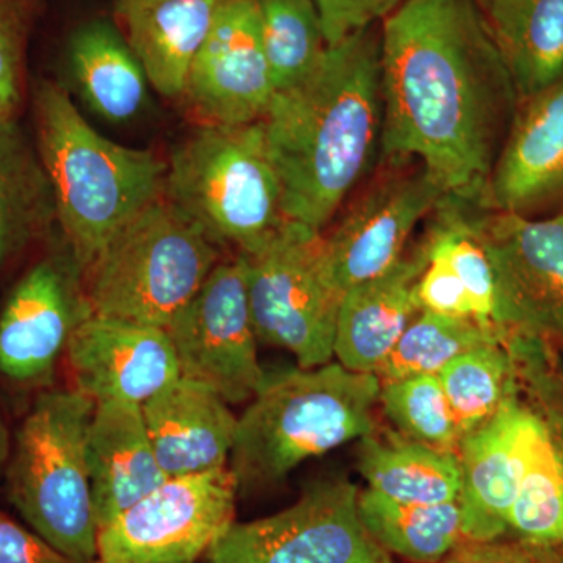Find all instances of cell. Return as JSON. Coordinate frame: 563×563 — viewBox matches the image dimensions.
Masks as SVG:
<instances>
[{
    "label": "cell",
    "mask_w": 563,
    "mask_h": 563,
    "mask_svg": "<svg viewBox=\"0 0 563 563\" xmlns=\"http://www.w3.org/2000/svg\"><path fill=\"white\" fill-rule=\"evenodd\" d=\"M380 74L385 157L481 207L520 98L479 0H406L380 22Z\"/></svg>",
    "instance_id": "1"
},
{
    "label": "cell",
    "mask_w": 563,
    "mask_h": 563,
    "mask_svg": "<svg viewBox=\"0 0 563 563\" xmlns=\"http://www.w3.org/2000/svg\"><path fill=\"white\" fill-rule=\"evenodd\" d=\"M380 27L329 46L317 68L276 91L261 120L287 220L322 232L383 136Z\"/></svg>",
    "instance_id": "2"
},
{
    "label": "cell",
    "mask_w": 563,
    "mask_h": 563,
    "mask_svg": "<svg viewBox=\"0 0 563 563\" xmlns=\"http://www.w3.org/2000/svg\"><path fill=\"white\" fill-rule=\"evenodd\" d=\"M33 120L63 239L85 273L124 225L165 196L168 163L96 132L54 81L36 87Z\"/></svg>",
    "instance_id": "3"
},
{
    "label": "cell",
    "mask_w": 563,
    "mask_h": 563,
    "mask_svg": "<svg viewBox=\"0 0 563 563\" xmlns=\"http://www.w3.org/2000/svg\"><path fill=\"white\" fill-rule=\"evenodd\" d=\"M380 379L339 362L266 374L236 424L231 466L239 492L287 479L309 459L376 431Z\"/></svg>",
    "instance_id": "4"
},
{
    "label": "cell",
    "mask_w": 563,
    "mask_h": 563,
    "mask_svg": "<svg viewBox=\"0 0 563 563\" xmlns=\"http://www.w3.org/2000/svg\"><path fill=\"white\" fill-rule=\"evenodd\" d=\"M96 402L79 390L41 393L16 433L9 466L11 504L74 563L98 561L87 433Z\"/></svg>",
    "instance_id": "5"
},
{
    "label": "cell",
    "mask_w": 563,
    "mask_h": 563,
    "mask_svg": "<svg viewBox=\"0 0 563 563\" xmlns=\"http://www.w3.org/2000/svg\"><path fill=\"white\" fill-rule=\"evenodd\" d=\"M221 247L165 196L85 269L91 314L166 329L221 262Z\"/></svg>",
    "instance_id": "6"
},
{
    "label": "cell",
    "mask_w": 563,
    "mask_h": 563,
    "mask_svg": "<svg viewBox=\"0 0 563 563\" xmlns=\"http://www.w3.org/2000/svg\"><path fill=\"white\" fill-rule=\"evenodd\" d=\"M165 198L218 246H261L287 220L258 122L202 124L173 151Z\"/></svg>",
    "instance_id": "7"
},
{
    "label": "cell",
    "mask_w": 563,
    "mask_h": 563,
    "mask_svg": "<svg viewBox=\"0 0 563 563\" xmlns=\"http://www.w3.org/2000/svg\"><path fill=\"white\" fill-rule=\"evenodd\" d=\"M236 257L258 342L290 352L301 368L333 362L343 295L329 274L322 232L285 220L261 246Z\"/></svg>",
    "instance_id": "8"
},
{
    "label": "cell",
    "mask_w": 563,
    "mask_h": 563,
    "mask_svg": "<svg viewBox=\"0 0 563 563\" xmlns=\"http://www.w3.org/2000/svg\"><path fill=\"white\" fill-rule=\"evenodd\" d=\"M231 466L169 477L99 529L101 563H196L235 523Z\"/></svg>",
    "instance_id": "9"
},
{
    "label": "cell",
    "mask_w": 563,
    "mask_h": 563,
    "mask_svg": "<svg viewBox=\"0 0 563 563\" xmlns=\"http://www.w3.org/2000/svg\"><path fill=\"white\" fill-rule=\"evenodd\" d=\"M358 495L347 479L314 483L287 509L233 523L206 563H393L363 525Z\"/></svg>",
    "instance_id": "10"
},
{
    "label": "cell",
    "mask_w": 563,
    "mask_h": 563,
    "mask_svg": "<svg viewBox=\"0 0 563 563\" xmlns=\"http://www.w3.org/2000/svg\"><path fill=\"white\" fill-rule=\"evenodd\" d=\"M495 280L496 325L563 340V211L544 218L473 209Z\"/></svg>",
    "instance_id": "11"
},
{
    "label": "cell",
    "mask_w": 563,
    "mask_h": 563,
    "mask_svg": "<svg viewBox=\"0 0 563 563\" xmlns=\"http://www.w3.org/2000/svg\"><path fill=\"white\" fill-rule=\"evenodd\" d=\"M165 331L180 376L209 385L231 406L250 402L265 383L239 257L218 263Z\"/></svg>",
    "instance_id": "12"
},
{
    "label": "cell",
    "mask_w": 563,
    "mask_h": 563,
    "mask_svg": "<svg viewBox=\"0 0 563 563\" xmlns=\"http://www.w3.org/2000/svg\"><path fill=\"white\" fill-rule=\"evenodd\" d=\"M518 385L529 410L520 492L509 536L563 547V347L510 332Z\"/></svg>",
    "instance_id": "13"
},
{
    "label": "cell",
    "mask_w": 563,
    "mask_h": 563,
    "mask_svg": "<svg viewBox=\"0 0 563 563\" xmlns=\"http://www.w3.org/2000/svg\"><path fill=\"white\" fill-rule=\"evenodd\" d=\"M91 310L84 269L63 240L18 280L0 310V374L20 385L51 383L70 336Z\"/></svg>",
    "instance_id": "14"
},
{
    "label": "cell",
    "mask_w": 563,
    "mask_h": 563,
    "mask_svg": "<svg viewBox=\"0 0 563 563\" xmlns=\"http://www.w3.org/2000/svg\"><path fill=\"white\" fill-rule=\"evenodd\" d=\"M274 95L255 0H222L188 76L185 98L202 124L257 122Z\"/></svg>",
    "instance_id": "15"
},
{
    "label": "cell",
    "mask_w": 563,
    "mask_h": 563,
    "mask_svg": "<svg viewBox=\"0 0 563 563\" xmlns=\"http://www.w3.org/2000/svg\"><path fill=\"white\" fill-rule=\"evenodd\" d=\"M446 198L442 188L420 168L380 181L328 236L324 254L336 290L346 292L388 272L406 252L417 228Z\"/></svg>",
    "instance_id": "16"
},
{
    "label": "cell",
    "mask_w": 563,
    "mask_h": 563,
    "mask_svg": "<svg viewBox=\"0 0 563 563\" xmlns=\"http://www.w3.org/2000/svg\"><path fill=\"white\" fill-rule=\"evenodd\" d=\"M77 388L96 404L143 406L180 377L168 332L157 325L90 314L66 347Z\"/></svg>",
    "instance_id": "17"
},
{
    "label": "cell",
    "mask_w": 563,
    "mask_h": 563,
    "mask_svg": "<svg viewBox=\"0 0 563 563\" xmlns=\"http://www.w3.org/2000/svg\"><path fill=\"white\" fill-rule=\"evenodd\" d=\"M563 206V79L518 103L481 209L536 218Z\"/></svg>",
    "instance_id": "18"
},
{
    "label": "cell",
    "mask_w": 563,
    "mask_h": 563,
    "mask_svg": "<svg viewBox=\"0 0 563 563\" xmlns=\"http://www.w3.org/2000/svg\"><path fill=\"white\" fill-rule=\"evenodd\" d=\"M529 410L517 369L509 395L490 420L459 443L461 503L470 542L509 536V518L520 492Z\"/></svg>",
    "instance_id": "19"
},
{
    "label": "cell",
    "mask_w": 563,
    "mask_h": 563,
    "mask_svg": "<svg viewBox=\"0 0 563 563\" xmlns=\"http://www.w3.org/2000/svg\"><path fill=\"white\" fill-rule=\"evenodd\" d=\"M472 203L443 198L422 239L426 265L415 287L418 312L495 322V280L473 224Z\"/></svg>",
    "instance_id": "20"
},
{
    "label": "cell",
    "mask_w": 563,
    "mask_h": 563,
    "mask_svg": "<svg viewBox=\"0 0 563 563\" xmlns=\"http://www.w3.org/2000/svg\"><path fill=\"white\" fill-rule=\"evenodd\" d=\"M141 407L155 457L166 476L229 466L239 417L209 385L180 376Z\"/></svg>",
    "instance_id": "21"
},
{
    "label": "cell",
    "mask_w": 563,
    "mask_h": 563,
    "mask_svg": "<svg viewBox=\"0 0 563 563\" xmlns=\"http://www.w3.org/2000/svg\"><path fill=\"white\" fill-rule=\"evenodd\" d=\"M424 265L418 244L388 272L344 292L333 340L335 362L350 372L379 374L407 325L420 313L415 287Z\"/></svg>",
    "instance_id": "22"
},
{
    "label": "cell",
    "mask_w": 563,
    "mask_h": 563,
    "mask_svg": "<svg viewBox=\"0 0 563 563\" xmlns=\"http://www.w3.org/2000/svg\"><path fill=\"white\" fill-rule=\"evenodd\" d=\"M87 455L99 529L169 479L155 457L140 404H96Z\"/></svg>",
    "instance_id": "23"
},
{
    "label": "cell",
    "mask_w": 563,
    "mask_h": 563,
    "mask_svg": "<svg viewBox=\"0 0 563 563\" xmlns=\"http://www.w3.org/2000/svg\"><path fill=\"white\" fill-rule=\"evenodd\" d=\"M222 0H117L114 18L147 81L181 98Z\"/></svg>",
    "instance_id": "24"
},
{
    "label": "cell",
    "mask_w": 563,
    "mask_h": 563,
    "mask_svg": "<svg viewBox=\"0 0 563 563\" xmlns=\"http://www.w3.org/2000/svg\"><path fill=\"white\" fill-rule=\"evenodd\" d=\"M66 60L74 87L103 120H132L146 101V74L117 22L92 20L74 31Z\"/></svg>",
    "instance_id": "25"
},
{
    "label": "cell",
    "mask_w": 563,
    "mask_h": 563,
    "mask_svg": "<svg viewBox=\"0 0 563 563\" xmlns=\"http://www.w3.org/2000/svg\"><path fill=\"white\" fill-rule=\"evenodd\" d=\"M357 468L368 490L401 504L459 501L462 470L457 453L435 450L396 431L358 440Z\"/></svg>",
    "instance_id": "26"
},
{
    "label": "cell",
    "mask_w": 563,
    "mask_h": 563,
    "mask_svg": "<svg viewBox=\"0 0 563 563\" xmlns=\"http://www.w3.org/2000/svg\"><path fill=\"white\" fill-rule=\"evenodd\" d=\"M481 7L520 101L563 79V0H488Z\"/></svg>",
    "instance_id": "27"
},
{
    "label": "cell",
    "mask_w": 563,
    "mask_h": 563,
    "mask_svg": "<svg viewBox=\"0 0 563 563\" xmlns=\"http://www.w3.org/2000/svg\"><path fill=\"white\" fill-rule=\"evenodd\" d=\"M57 222L54 190L18 118L0 120V266Z\"/></svg>",
    "instance_id": "28"
},
{
    "label": "cell",
    "mask_w": 563,
    "mask_h": 563,
    "mask_svg": "<svg viewBox=\"0 0 563 563\" xmlns=\"http://www.w3.org/2000/svg\"><path fill=\"white\" fill-rule=\"evenodd\" d=\"M365 528L387 553L413 563H439L470 542L461 503L401 504L368 490L358 495Z\"/></svg>",
    "instance_id": "29"
},
{
    "label": "cell",
    "mask_w": 563,
    "mask_h": 563,
    "mask_svg": "<svg viewBox=\"0 0 563 563\" xmlns=\"http://www.w3.org/2000/svg\"><path fill=\"white\" fill-rule=\"evenodd\" d=\"M509 331L495 322L420 312L407 325L379 376L380 383L415 376H439L463 352L506 339Z\"/></svg>",
    "instance_id": "30"
},
{
    "label": "cell",
    "mask_w": 563,
    "mask_h": 563,
    "mask_svg": "<svg viewBox=\"0 0 563 563\" xmlns=\"http://www.w3.org/2000/svg\"><path fill=\"white\" fill-rule=\"evenodd\" d=\"M439 379L462 440L498 412L512 388L515 358L509 335L463 352L444 366Z\"/></svg>",
    "instance_id": "31"
},
{
    "label": "cell",
    "mask_w": 563,
    "mask_h": 563,
    "mask_svg": "<svg viewBox=\"0 0 563 563\" xmlns=\"http://www.w3.org/2000/svg\"><path fill=\"white\" fill-rule=\"evenodd\" d=\"M255 2L274 92L285 90L309 76L328 51L320 11L313 0Z\"/></svg>",
    "instance_id": "32"
},
{
    "label": "cell",
    "mask_w": 563,
    "mask_h": 563,
    "mask_svg": "<svg viewBox=\"0 0 563 563\" xmlns=\"http://www.w3.org/2000/svg\"><path fill=\"white\" fill-rule=\"evenodd\" d=\"M379 406L396 432L435 450L457 453V422L439 376L380 383Z\"/></svg>",
    "instance_id": "33"
},
{
    "label": "cell",
    "mask_w": 563,
    "mask_h": 563,
    "mask_svg": "<svg viewBox=\"0 0 563 563\" xmlns=\"http://www.w3.org/2000/svg\"><path fill=\"white\" fill-rule=\"evenodd\" d=\"M44 0H0V120L14 118L25 90L29 44Z\"/></svg>",
    "instance_id": "34"
},
{
    "label": "cell",
    "mask_w": 563,
    "mask_h": 563,
    "mask_svg": "<svg viewBox=\"0 0 563 563\" xmlns=\"http://www.w3.org/2000/svg\"><path fill=\"white\" fill-rule=\"evenodd\" d=\"M439 563H563V547L504 536L463 543Z\"/></svg>",
    "instance_id": "35"
},
{
    "label": "cell",
    "mask_w": 563,
    "mask_h": 563,
    "mask_svg": "<svg viewBox=\"0 0 563 563\" xmlns=\"http://www.w3.org/2000/svg\"><path fill=\"white\" fill-rule=\"evenodd\" d=\"M329 46L383 22L406 0H313Z\"/></svg>",
    "instance_id": "36"
},
{
    "label": "cell",
    "mask_w": 563,
    "mask_h": 563,
    "mask_svg": "<svg viewBox=\"0 0 563 563\" xmlns=\"http://www.w3.org/2000/svg\"><path fill=\"white\" fill-rule=\"evenodd\" d=\"M0 563H74L0 510Z\"/></svg>",
    "instance_id": "37"
},
{
    "label": "cell",
    "mask_w": 563,
    "mask_h": 563,
    "mask_svg": "<svg viewBox=\"0 0 563 563\" xmlns=\"http://www.w3.org/2000/svg\"><path fill=\"white\" fill-rule=\"evenodd\" d=\"M7 457H9V435H7L5 426H3L2 420H0V474H2Z\"/></svg>",
    "instance_id": "38"
},
{
    "label": "cell",
    "mask_w": 563,
    "mask_h": 563,
    "mask_svg": "<svg viewBox=\"0 0 563 563\" xmlns=\"http://www.w3.org/2000/svg\"><path fill=\"white\" fill-rule=\"evenodd\" d=\"M488 0H479L481 5H484V3H487Z\"/></svg>",
    "instance_id": "39"
},
{
    "label": "cell",
    "mask_w": 563,
    "mask_h": 563,
    "mask_svg": "<svg viewBox=\"0 0 563 563\" xmlns=\"http://www.w3.org/2000/svg\"><path fill=\"white\" fill-rule=\"evenodd\" d=\"M559 343H561V346L563 347V340H561V342H559Z\"/></svg>",
    "instance_id": "40"
},
{
    "label": "cell",
    "mask_w": 563,
    "mask_h": 563,
    "mask_svg": "<svg viewBox=\"0 0 563 563\" xmlns=\"http://www.w3.org/2000/svg\"><path fill=\"white\" fill-rule=\"evenodd\" d=\"M95 563H101V562H99V561H96Z\"/></svg>",
    "instance_id": "41"
}]
</instances>
